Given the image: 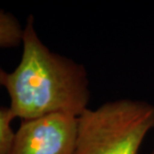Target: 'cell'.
Returning <instances> with one entry per match:
<instances>
[{
  "label": "cell",
  "instance_id": "6da1fadb",
  "mask_svg": "<svg viewBox=\"0 0 154 154\" xmlns=\"http://www.w3.org/2000/svg\"><path fill=\"white\" fill-rule=\"evenodd\" d=\"M21 44L20 62L12 72L5 73L2 82L13 118L22 121L54 113L81 115L90 99L84 67L43 43L32 15L26 20Z\"/></svg>",
  "mask_w": 154,
  "mask_h": 154
},
{
  "label": "cell",
  "instance_id": "7a4b0ae2",
  "mask_svg": "<svg viewBox=\"0 0 154 154\" xmlns=\"http://www.w3.org/2000/svg\"><path fill=\"white\" fill-rule=\"evenodd\" d=\"M154 128V105L145 101L119 99L78 116L73 154H137Z\"/></svg>",
  "mask_w": 154,
  "mask_h": 154
},
{
  "label": "cell",
  "instance_id": "3957f363",
  "mask_svg": "<svg viewBox=\"0 0 154 154\" xmlns=\"http://www.w3.org/2000/svg\"><path fill=\"white\" fill-rule=\"evenodd\" d=\"M78 117L54 113L22 120L7 154H73Z\"/></svg>",
  "mask_w": 154,
  "mask_h": 154
},
{
  "label": "cell",
  "instance_id": "277c9868",
  "mask_svg": "<svg viewBox=\"0 0 154 154\" xmlns=\"http://www.w3.org/2000/svg\"><path fill=\"white\" fill-rule=\"evenodd\" d=\"M23 28L13 14L0 9V48L19 46L22 42Z\"/></svg>",
  "mask_w": 154,
  "mask_h": 154
},
{
  "label": "cell",
  "instance_id": "5b68a950",
  "mask_svg": "<svg viewBox=\"0 0 154 154\" xmlns=\"http://www.w3.org/2000/svg\"><path fill=\"white\" fill-rule=\"evenodd\" d=\"M5 73L6 72L0 66V86H2ZM13 119L8 107L0 108V154H7L10 148L14 136V131L11 127V122Z\"/></svg>",
  "mask_w": 154,
  "mask_h": 154
},
{
  "label": "cell",
  "instance_id": "8992f818",
  "mask_svg": "<svg viewBox=\"0 0 154 154\" xmlns=\"http://www.w3.org/2000/svg\"><path fill=\"white\" fill-rule=\"evenodd\" d=\"M151 154H154V146H153V150H152V152H151Z\"/></svg>",
  "mask_w": 154,
  "mask_h": 154
}]
</instances>
